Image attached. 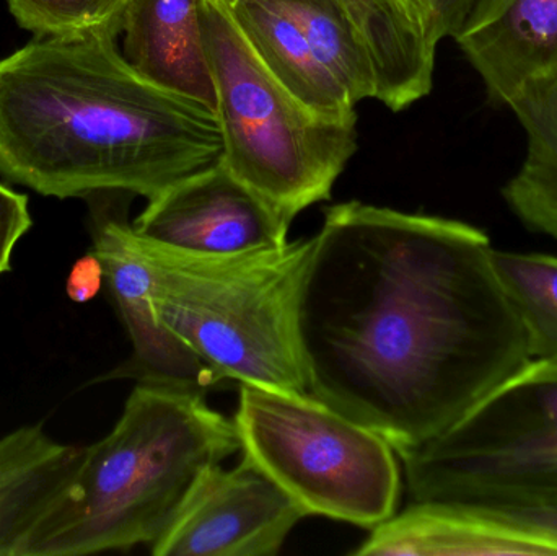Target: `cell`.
I'll list each match as a JSON object with an SVG mask.
<instances>
[{
	"mask_svg": "<svg viewBox=\"0 0 557 556\" xmlns=\"http://www.w3.org/2000/svg\"><path fill=\"white\" fill-rule=\"evenodd\" d=\"M493 250L458 219L324 209L298 316L310 394L396 454L450 430L532 361Z\"/></svg>",
	"mask_w": 557,
	"mask_h": 556,
	"instance_id": "obj_1",
	"label": "cell"
},
{
	"mask_svg": "<svg viewBox=\"0 0 557 556\" xmlns=\"http://www.w3.org/2000/svg\"><path fill=\"white\" fill-rule=\"evenodd\" d=\"M120 33L38 36L0 61V175L59 199H150L221 160L214 111L143 77Z\"/></svg>",
	"mask_w": 557,
	"mask_h": 556,
	"instance_id": "obj_2",
	"label": "cell"
},
{
	"mask_svg": "<svg viewBox=\"0 0 557 556\" xmlns=\"http://www.w3.org/2000/svg\"><path fill=\"white\" fill-rule=\"evenodd\" d=\"M238 450L234 418L209 407L206 392L137 382L110 434L84 447L20 556L152 548L201 473Z\"/></svg>",
	"mask_w": 557,
	"mask_h": 556,
	"instance_id": "obj_3",
	"label": "cell"
},
{
	"mask_svg": "<svg viewBox=\"0 0 557 556\" xmlns=\"http://www.w3.org/2000/svg\"><path fill=\"white\" fill-rule=\"evenodd\" d=\"M137 240L152 271L160 322L219 384L310 394L298 316L313 237L221 257Z\"/></svg>",
	"mask_w": 557,
	"mask_h": 556,
	"instance_id": "obj_4",
	"label": "cell"
},
{
	"mask_svg": "<svg viewBox=\"0 0 557 556\" xmlns=\"http://www.w3.org/2000/svg\"><path fill=\"white\" fill-rule=\"evenodd\" d=\"M201 20L222 162L292 222L331 198L357 152V118L330 120L301 103L248 42L228 0H201Z\"/></svg>",
	"mask_w": 557,
	"mask_h": 556,
	"instance_id": "obj_5",
	"label": "cell"
},
{
	"mask_svg": "<svg viewBox=\"0 0 557 556\" xmlns=\"http://www.w3.org/2000/svg\"><path fill=\"white\" fill-rule=\"evenodd\" d=\"M398 459L411 502L557 515V362L532 359L450 430Z\"/></svg>",
	"mask_w": 557,
	"mask_h": 556,
	"instance_id": "obj_6",
	"label": "cell"
},
{
	"mask_svg": "<svg viewBox=\"0 0 557 556\" xmlns=\"http://www.w3.org/2000/svg\"><path fill=\"white\" fill-rule=\"evenodd\" d=\"M244 457L305 512L373 529L398 511L392 444L311 394L242 384L234 417Z\"/></svg>",
	"mask_w": 557,
	"mask_h": 556,
	"instance_id": "obj_7",
	"label": "cell"
},
{
	"mask_svg": "<svg viewBox=\"0 0 557 556\" xmlns=\"http://www.w3.org/2000/svg\"><path fill=\"white\" fill-rule=\"evenodd\" d=\"M297 503L247 457L234 469L208 467L156 556H274L301 519Z\"/></svg>",
	"mask_w": 557,
	"mask_h": 556,
	"instance_id": "obj_8",
	"label": "cell"
},
{
	"mask_svg": "<svg viewBox=\"0 0 557 556\" xmlns=\"http://www.w3.org/2000/svg\"><path fill=\"white\" fill-rule=\"evenodd\" d=\"M491 104L527 127L557 104V0H474L454 36Z\"/></svg>",
	"mask_w": 557,
	"mask_h": 556,
	"instance_id": "obj_9",
	"label": "cell"
},
{
	"mask_svg": "<svg viewBox=\"0 0 557 556\" xmlns=\"http://www.w3.org/2000/svg\"><path fill=\"white\" fill-rule=\"evenodd\" d=\"M290 224L221 159L147 199L133 228L163 247L221 257L281 247Z\"/></svg>",
	"mask_w": 557,
	"mask_h": 556,
	"instance_id": "obj_10",
	"label": "cell"
},
{
	"mask_svg": "<svg viewBox=\"0 0 557 556\" xmlns=\"http://www.w3.org/2000/svg\"><path fill=\"white\" fill-rule=\"evenodd\" d=\"M91 250L103 264L104 284L133 343V358L117 375L202 392L219 385L214 372L160 322L152 271L133 224L111 215L100 219Z\"/></svg>",
	"mask_w": 557,
	"mask_h": 556,
	"instance_id": "obj_11",
	"label": "cell"
},
{
	"mask_svg": "<svg viewBox=\"0 0 557 556\" xmlns=\"http://www.w3.org/2000/svg\"><path fill=\"white\" fill-rule=\"evenodd\" d=\"M356 556H557L556 542L476 509L411 502L352 552Z\"/></svg>",
	"mask_w": 557,
	"mask_h": 556,
	"instance_id": "obj_12",
	"label": "cell"
},
{
	"mask_svg": "<svg viewBox=\"0 0 557 556\" xmlns=\"http://www.w3.org/2000/svg\"><path fill=\"white\" fill-rule=\"evenodd\" d=\"M123 54L143 77L214 111L201 0H126Z\"/></svg>",
	"mask_w": 557,
	"mask_h": 556,
	"instance_id": "obj_13",
	"label": "cell"
},
{
	"mask_svg": "<svg viewBox=\"0 0 557 556\" xmlns=\"http://www.w3.org/2000/svg\"><path fill=\"white\" fill-rule=\"evenodd\" d=\"M84 447L58 443L41 424L0 437V556H20L26 539L71 482Z\"/></svg>",
	"mask_w": 557,
	"mask_h": 556,
	"instance_id": "obj_14",
	"label": "cell"
},
{
	"mask_svg": "<svg viewBox=\"0 0 557 556\" xmlns=\"http://www.w3.org/2000/svg\"><path fill=\"white\" fill-rule=\"evenodd\" d=\"M352 20L372 59L375 100L406 110L434 87L437 42L418 25L401 0H337Z\"/></svg>",
	"mask_w": 557,
	"mask_h": 556,
	"instance_id": "obj_15",
	"label": "cell"
},
{
	"mask_svg": "<svg viewBox=\"0 0 557 556\" xmlns=\"http://www.w3.org/2000/svg\"><path fill=\"white\" fill-rule=\"evenodd\" d=\"M228 5L261 61L301 103L330 120L357 118V104L278 0H228Z\"/></svg>",
	"mask_w": 557,
	"mask_h": 556,
	"instance_id": "obj_16",
	"label": "cell"
},
{
	"mask_svg": "<svg viewBox=\"0 0 557 556\" xmlns=\"http://www.w3.org/2000/svg\"><path fill=\"white\" fill-rule=\"evenodd\" d=\"M294 16L324 67L354 104L375 98L372 59L350 16L337 0H278Z\"/></svg>",
	"mask_w": 557,
	"mask_h": 556,
	"instance_id": "obj_17",
	"label": "cell"
},
{
	"mask_svg": "<svg viewBox=\"0 0 557 556\" xmlns=\"http://www.w3.org/2000/svg\"><path fill=\"white\" fill-rule=\"evenodd\" d=\"M493 263L522 322L530 358L557 362V255L494 248Z\"/></svg>",
	"mask_w": 557,
	"mask_h": 556,
	"instance_id": "obj_18",
	"label": "cell"
},
{
	"mask_svg": "<svg viewBox=\"0 0 557 556\" xmlns=\"http://www.w3.org/2000/svg\"><path fill=\"white\" fill-rule=\"evenodd\" d=\"M523 129L525 159L500 195L527 231L557 240V104Z\"/></svg>",
	"mask_w": 557,
	"mask_h": 556,
	"instance_id": "obj_19",
	"label": "cell"
},
{
	"mask_svg": "<svg viewBox=\"0 0 557 556\" xmlns=\"http://www.w3.org/2000/svg\"><path fill=\"white\" fill-rule=\"evenodd\" d=\"M126 0H9L20 26L36 36L87 32L120 18Z\"/></svg>",
	"mask_w": 557,
	"mask_h": 556,
	"instance_id": "obj_20",
	"label": "cell"
},
{
	"mask_svg": "<svg viewBox=\"0 0 557 556\" xmlns=\"http://www.w3.org/2000/svg\"><path fill=\"white\" fill-rule=\"evenodd\" d=\"M29 227L28 198L0 185V276L12 270L13 251Z\"/></svg>",
	"mask_w": 557,
	"mask_h": 556,
	"instance_id": "obj_21",
	"label": "cell"
},
{
	"mask_svg": "<svg viewBox=\"0 0 557 556\" xmlns=\"http://www.w3.org/2000/svg\"><path fill=\"white\" fill-rule=\"evenodd\" d=\"M104 284L103 264L94 250L72 264L65 281V294L75 304H87L98 296Z\"/></svg>",
	"mask_w": 557,
	"mask_h": 556,
	"instance_id": "obj_22",
	"label": "cell"
},
{
	"mask_svg": "<svg viewBox=\"0 0 557 556\" xmlns=\"http://www.w3.org/2000/svg\"><path fill=\"white\" fill-rule=\"evenodd\" d=\"M473 3L474 0H434L438 41L457 35Z\"/></svg>",
	"mask_w": 557,
	"mask_h": 556,
	"instance_id": "obj_23",
	"label": "cell"
},
{
	"mask_svg": "<svg viewBox=\"0 0 557 556\" xmlns=\"http://www.w3.org/2000/svg\"><path fill=\"white\" fill-rule=\"evenodd\" d=\"M491 515V512H487ZM506 519L513 524L522 526L532 534L549 539L557 544V515H491Z\"/></svg>",
	"mask_w": 557,
	"mask_h": 556,
	"instance_id": "obj_24",
	"label": "cell"
},
{
	"mask_svg": "<svg viewBox=\"0 0 557 556\" xmlns=\"http://www.w3.org/2000/svg\"><path fill=\"white\" fill-rule=\"evenodd\" d=\"M401 2L418 25L438 45L441 41H438L437 29H435L434 0H401Z\"/></svg>",
	"mask_w": 557,
	"mask_h": 556,
	"instance_id": "obj_25",
	"label": "cell"
}]
</instances>
